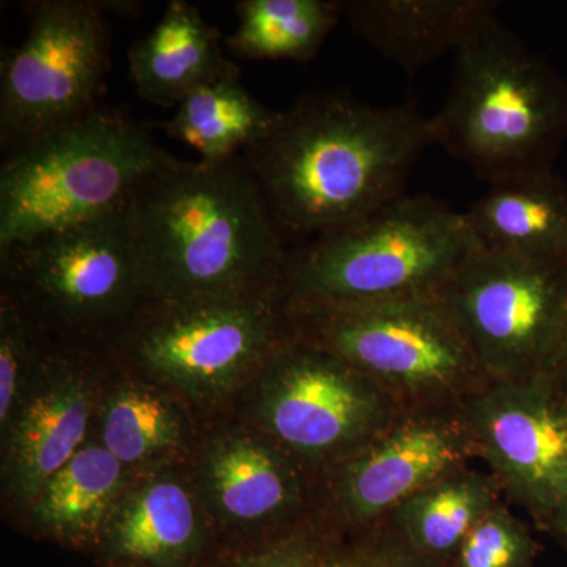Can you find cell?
<instances>
[{
    "mask_svg": "<svg viewBox=\"0 0 567 567\" xmlns=\"http://www.w3.org/2000/svg\"><path fill=\"white\" fill-rule=\"evenodd\" d=\"M432 145L413 102L377 107L349 93L309 92L241 158L284 241L308 244L404 196Z\"/></svg>",
    "mask_w": 567,
    "mask_h": 567,
    "instance_id": "obj_1",
    "label": "cell"
},
{
    "mask_svg": "<svg viewBox=\"0 0 567 567\" xmlns=\"http://www.w3.org/2000/svg\"><path fill=\"white\" fill-rule=\"evenodd\" d=\"M125 212L153 301L282 295L289 249L241 155L178 162Z\"/></svg>",
    "mask_w": 567,
    "mask_h": 567,
    "instance_id": "obj_2",
    "label": "cell"
},
{
    "mask_svg": "<svg viewBox=\"0 0 567 567\" xmlns=\"http://www.w3.org/2000/svg\"><path fill=\"white\" fill-rule=\"evenodd\" d=\"M432 145L495 183L548 173L567 140V80L488 14L454 51Z\"/></svg>",
    "mask_w": 567,
    "mask_h": 567,
    "instance_id": "obj_3",
    "label": "cell"
},
{
    "mask_svg": "<svg viewBox=\"0 0 567 567\" xmlns=\"http://www.w3.org/2000/svg\"><path fill=\"white\" fill-rule=\"evenodd\" d=\"M2 295L48 344L106 354L153 297L125 204L0 249Z\"/></svg>",
    "mask_w": 567,
    "mask_h": 567,
    "instance_id": "obj_4",
    "label": "cell"
},
{
    "mask_svg": "<svg viewBox=\"0 0 567 567\" xmlns=\"http://www.w3.org/2000/svg\"><path fill=\"white\" fill-rule=\"evenodd\" d=\"M476 249L464 212L435 197L404 194L363 221L289 249L284 305L440 297Z\"/></svg>",
    "mask_w": 567,
    "mask_h": 567,
    "instance_id": "obj_5",
    "label": "cell"
},
{
    "mask_svg": "<svg viewBox=\"0 0 567 567\" xmlns=\"http://www.w3.org/2000/svg\"><path fill=\"white\" fill-rule=\"evenodd\" d=\"M181 159L128 115L96 106L20 147L0 167V249L115 210Z\"/></svg>",
    "mask_w": 567,
    "mask_h": 567,
    "instance_id": "obj_6",
    "label": "cell"
},
{
    "mask_svg": "<svg viewBox=\"0 0 567 567\" xmlns=\"http://www.w3.org/2000/svg\"><path fill=\"white\" fill-rule=\"evenodd\" d=\"M284 309L293 338L353 365L402 409L464 405L492 382L442 297Z\"/></svg>",
    "mask_w": 567,
    "mask_h": 567,
    "instance_id": "obj_7",
    "label": "cell"
},
{
    "mask_svg": "<svg viewBox=\"0 0 567 567\" xmlns=\"http://www.w3.org/2000/svg\"><path fill=\"white\" fill-rule=\"evenodd\" d=\"M282 295L152 301L107 352L200 404L251 385L289 338Z\"/></svg>",
    "mask_w": 567,
    "mask_h": 567,
    "instance_id": "obj_8",
    "label": "cell"
},
{
    "mask_svg": "<svg viewBox=\"0 0 567 567\" xmlns=\"http://www.w3.org/2000/svg\"><path fill=\"white\" fill-rule=\"evenodd\" d=\"M251 385L254 427L316 481L374 439L402 409L353 365L292 334Z\"/></svg>",
    "mask_w": 567,
    "mask_h": 567,
    "instance_id": "obj_9",
    "label": "cell"
},
{
    "mask_svg": "<svg viewBox=\"0 0 567 567\" xmlns=\"http://www.w3.org/2000/svg\"><path fill=\"white\" fill-rule=\"evenodd\" d=\"M440 297L492 382L554 374L567 328V262L476 249Z\"/></svg>",
    "mask_w": 567,
    "mask_h": 567,
    "instance_id": "obj_10",
    "label": "cell"
},
{
    "mask_svg": "<svg viewBox=\"0 0 567 567\" xmlns=\"http://www.w3.org/2000/svg\"><path fill=\"white\" fill-rule=\"evenodd\" d=\"M110 2L25 3L28 35L2 58L0 140L20 147L99 106L110 73Z\"/></svg>",
    "mask_w": 567,
    "mask_h": 567,
    "instance_id": "obj_11",
    "label": "cell"
},
{
    "mask_svg": "<svg viewBox=\"0 0 567 567\" xmlns=\"http://www.w3.org/2000/svg\"><path fill=\"white\" fill-rule=\"evenodd\" d=\"M480 458L464 405L401 409L352 456L316 481L315 520L331 535L364 536L416 492Z\"/></svg>",
    "mask_w": 567,
    "mask_h": 567,
    "instance_id": "obj_12",
    "label": "cell"
},
{
    "mask_svg": "<svg viewBox=\"0 0 567 567\" xmlns=\"http://www.w3.org/2000/svg\"><path fill=\"white\" fill-rule=\"evenodd\" d=\"M503 496L544 528L567 496V390L554 374L491 382L464 404Z\"/></svg>",
    "mask_w": 567,
    "mask_h": 567,
    "instance_id": "obj_13",
    "label": "cell"
},
{
    "mask_svg": "<svg viewBox=\"0 0 567 567\" xmlns=\"http://www.w3.org/2000/svg\"><path fill=\"white\" fill-rule=\"evenodd\" d=\"M96 357L43 341L31 382L7 427L3 476L21 505L31 506L41 487L85 446L95 410Z\"/></svg>",
    "mask_w": 567,
    "mask_h": 567,
    "instance_id": "obj_14",
    "label": "cell"
},
{
    "mask_svg": "<svg viewBox=\"0 0 567 567\" xmlns=\"http://www.w3.org/2000/svg\"><path fill=\"white\" fill-rule=\"evenodd\" d=\"M197 483L208 513L233 527L282 535L315 522V475L257 427L215 436Z\"/></svg>",
    "mask_w": 567,
    "mask_h": 567,
    "instance_id": "obj_15",
    "label": "cell"
},
{
    "mask_svg": "<svg viewBox=\"0 0 567 567\" xmlns=\"http://www.w3.org/2000/svg\"><path fill=\"white\" fill-rule=\"evenodd\" d=\"M498 6L494 0H346L342 18L385 61L413 76L456 51Z\"/></svg>",
    "mask_w": 567,
    "mask_h": 567,
    "instance_id": "obj_16",
    "label": "cell"
},
{
    "mask_svg": "<svg viewBox=\"0 0 567 567\" xmlns=\"http://www.w3.org/2000/svg\"><path fill=\"white\" fill-rule=\"evenodd\" d=\"M221 40L197 7L185 0L167 3L158 24L128 51L137 95L156 106L177 107L197 89L240 73L224 55Z\"/></svg>",
    "mask_w": 567,
    "mask_h": 567,
    "instance_id": "obj_17",
    "label": "cell"
},
{
    "mask_svg": "<svg viewBox=\"0 0 567 567\" xmlns=\"http://www.w3.org/2000/svg\"><path fill=\"white\" fill-rule=\"evenodd\" d=\"M464 215L483 251L567 262V182L555 171L495 183Z\"/></svg>",
    "mask_w": 567,
    "mask_h": 567,
    "instance_id": "obj_18",
    "label": "cell"
},
{
    "mask_svg": "<svg viewBox=\"0 0 567 567\" xmlns=\"http://www.w3.org/2000/svg\"><path fill=\"white\" fill-rule=\"evenodd\" d=\"M199 499L171 475L151 476L126 488L102 536L112 557L159 567L182 561L203 532Z\"/></svg>",
    "mask_w": 567,
    "mask_h": 567,
    "instance_id": "obj_19",
    "label": "cell"
},
{
    "mask_svg": "<svg viewBox=\"0 0 567 567\" xmlns=\"http://www.w3.org/2000/svg\"><path fill=\"white\" fill-rule=\"evenodd\" d=\"M502 502L505 496L491 472L465 466L410 496L383 528L424 557L450 566L465 537Z\"/></svg>",
    "mask_w": 567,
    "mask_h": 567,
    "instance_id": "obj_20",
    "label": "cell"
},
{
    "mask_svg": "<svg viewBox=\"0 0 567 567\" xmlns=\"http://www.w3.org/2000/svg\"><path fill=\"white\" fill-rule=\"evenodd\" d=\"M126 473L103 445H85L41 487L31 505L33 520L48 535L87 543L102 537L125 494Z\"/></svg>",
    "mask_w": 567,
    "mask_h": 567,
    "instance_id": "obj_21",
    "label": "cell"
},
{
    "mask_svg": "<svg viewBox=\"0 0 567 567\" xmlns=\"http://www.w3.org/2000/svg\"><path fill=\"white\" fill-rule=\"evenodd\" d=\"M278 118L279 111L260 103L238 73L186 96L164 128L167 136L199 152L204 162H223L264 140Z\"/></svg>",
    "mask_w": 567,
    "mask_h": 567,
    "instance_id": "obj_22",
    "label": "cell"
},
{
    "mask_svg": "<svg viewBox=\"0 0 567 567\" xmlns=\"http://www.w3.org/2000/svg\"><path fill=\"white\" fill-rule=\"evenodd\" d=\"M103 399L102 445L126 468L169 461L186 445L182 410L152 380L125 377Z\"/></svg>",
    "mask_w": 567,
    "mask_h": 567,
    "instance_id": "obj_23",
    "label": "cell"
},
{
    "mask_svg": "<svg viewBox=\"0 0 567 567\" xmlns=\"http://www.w3.org/2000/svg\"><path fill=\"white\" fill-rule=\"evenodd\" d=\"M237 29L226 40L245 61L308 62L342 20L341 0H240Z\"/></svg>",
    "mask_w": 567,
    "mask_h": 567,
    "instance_id": "obj_24",
    "label": "cell"
},
{
    "mask_svg": "<svg viewBox=\"0 0 567 567\" xmlns=\"http://www.w3.org/2000/svg\"><path fill=\"white\" fill-rule=\"evenodd\" d=\"M539 548L528 525L502 502L465 537L450 567H533Z\"/></svg>",
    "mask_w": 567,
    "mask_h": 567,
    "instance_id": "obj_25",
    "label": "cell"
},
{
    "mask_svg": "<svg viewBox=\"0 0 567 567\" xmlns=\"http://www.w3.org/2000/svg\"><path fill=\"white\" fill-rule=\"evenodd\" d=\"M43 339L20 308L2 295L0 305V424L9 427L31 382Z\"/></svg>",
    "mask_w": 567,
    "mask_h": 567,
    "instance_id": "obj_26",
    "label": "cell"
},
{
    "mask_svg": "<svg viewBox=\"0 0 567 567\" xmlns=\"http://www.w3.org/2000/svg\"><path fill=\"white\" fill-rule=\"evenodd\" d=\"M327 532L317 522L275 536L240 567H315Z\"/></svg>",
    "mask_w": 567,
    "mask_h": 567,
    "instance_id": "obj_27",
    "label": "cell"
},
{
    "mask_svg": "<svg viewBox=\"0 0 567 567\" xmlns=\"http://www.w3.org/2000/svg\"><path fill=\"white\" fill-rule=\"evenodd\" d=\"M315 567H377L371 535L344 536L327 533Z\"/></svg>",
    "mask_w": 567,
    "mask_h": 567,
    "instance_id": "obj_28",
    "label": "cell"
},
{
    "mask_svg": "<svg viewBox=\"0 0 567 567\" xmlns=\"http://www.w3.org/2000/svg\"><path fill=\"white\" fill-rule=\"evenodd\" d=\"M371 537L377 567H450L413 550L386 528L377 529Z\"/></svg>",
    "mask_w": 567,
    "mask_h": 567,
    "instance_id": "obj_29",
    "label": "cell"
},
{
    "mask_svg": "<svg viewBox=\"0 0 567 567\" xmlns=\"http://www.w3.org/2000/svg\"><path fill=\"white\" fill-rule=\"evenodd\" d=\"M543 532L548 533L559 546L567 550V496L548 518Z\"/></svg>",
    "mask_w": 567,
    "mask_h": 567,
    "instance_id": "obj_30",
    "label": "cell"
},
{
    "mask_svg": "<svg viewBox=\"0 0 567 567\" xmlns=\"http://www.w3.org/2000/svg\"><path fill=\"white\" fill-rule=\"evenodd\" d=\"M554 375L557 377L558 382L567 390V328L565 342H563L561 353H559L557 368H555Z\"/></svg>",
    "mask_w": 567,
    "mask_h": 567,
    "instance_id": "obj_31",
    "label": "cell"
}]
</instances>
